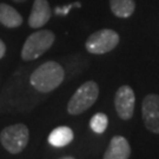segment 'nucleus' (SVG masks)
<instances>
[{"label": "nucleus", "instance_id": "obj_1", "mask_svg": "<svg viewBox=\"0 0 159 159\" xmlns=\"http://www.w3.org/2000/svg\"><path fill=\"white\" fill-rule=\"evenodd\" d=\"M65 78L64 68L56 61H47L34 71L30 81L35 90L47 93L56 90Z\"/></svg>", "mask_w": 159, "mask_h": 159}, {"label": "nucleus", "instance_id": "obj_2", "mask_svg": "<svg viewBox=\"0 0 159 159\" xmlns=\"http://www.w3.org/2000/svg\"><path fill=\"white\" fill-rule=\"evenodd\" d=\"M99 96V86L96 81H86L74 92L67 104L70 114H80L91 107Z\"/></svg>", "mask_w": 159, "mask_h": 159}, {"label": "nucleus", "instance_id": "obj_3", "mask_svg": "<svg viewBox=\"0 0 159 159\" xmlns=\"http://www.w3.org/2000/svg\"><path fill=\"white\" fill-rule=\"evenodd\" d=\"M54 39H56V37L51 31L41 30V31L34 32L30 35L24 44L21 58L27 61L39 58L46 51L50 50V47L54 43Z\"/></svg>", "mask_w": 159, "mask_h": 159}, {"label": "nucleus", "instance_id": "obj_4", "mask_svg": "<svg viewBox=\"0 0 159 159\" xmlns=\"http://www.w3.org/2000/svg\"><path fill=\"white\" fill-rule=\"evenodd\" d=\"M29 138V129L24 124L7 126L0 133V142L10 153H20L27 146Z\"/></svg>", "mask_w": 159, "mask_h": 159}, {"label": "nucleus", "instance_id": "obj_5", "mask_svg": "<svg viewBox=\"0 0 159 159\" xmlns=\"http://www.w3.org/2000/svg\"><path fill=\"white\" fill-rule=\"evenodd\" d=\"M119 44V35L113 30L104 29L94 32L86 40V50L92 54H104Z\"/></svg>", "mask_w": 159, "mask_h": 159}, {"label": "nucleus", "instance_id": "obj_6", "mask_svg": "<svg viewBox=\"0 0 159 159\" xmlns=\"http://www.w3.org/2000/svg\"><path fill=\"white\" fill-rule=\"evenodd\" d=\"M134 104H136V97L133 90L127 85L120 86L118 91L116 92L114 106L117 113L121 119L129 120L132 118L134 111Z\"/></svg>", "mask_w": 159, "mask_h": 159}, {"label": "nucleus", "instance_id": "obj_7", "mask_svg": "<svg viewBox=\"0 0 159 159\" xmlns=\"http://www.w3.org/2000/svg\"><path fill=\"white\" fill-rule=\"evenodd\" d=\"M143 120L148 131L159 134V96L148 94L143 100Z\"/></svg>", "mask_w": 159, "mask_h": 159}, {"label": "nucleus", "instance_id": "obj_8", "mask_svg": "<svg viewBox=\"0 0 159 159\" xmlns=\"http://www.w3.org/2000/svg\"><path fill=\"white\" fill-rule=\"evenodd\" d=\"M51 18V7L47 0H34L32 11L29 18V25L33 29H39L48 23Z\"/></svg>", "mask_w": 159, "mask_h": 159}, {"label": "nucleus", "instance_id": "obj_9", "mask_svg": "<svg viewBox=\"0 0 159 159\" xmlns=\"http://www.w3.org/2000/svg\"><path fill=\"white\" fill-rule=\"evenodd\" d=\"M130 154L131 148L129 142L124 137L116 136L111 139L102 159H129Z\"/></svg>", "mask_w": 159, "mask_h": 159}, {"label": "nucleus", "instance_id": "obj_10", "mask_svg": "<svg viewBox=\"0 0 159 159\" xmlns=\"http://www.w3.org/2000/svg\"><path fill=\"white\" fill-rule=\"evenodd\" d=\"M74 134L73 131L67 126H59L52 131L48 136V143L52 146L56 148H63L66 146L73 140Z\"/></svg>", "mask_w": 159, "mask_h": 159}, {"label": "nucleus", "instance_id": "obj_11", "mask_svg": "<svg viewBox=\"0 0 159 159\" xmlns=\"http://www.w3.org/2000/svg\"><path fill=\"white\" fill-rule=\"evenodd\" d=\"M0 23L6 27L14 29L23 24V17L7 4H0Z\"/></svg>", "mask_w": 159, "mask_h": 159}, {"label": "nucleus", "instance_id": "obj_12", "mask_svg": "<svg viewBox=\"0 0 159 159\" xmlns=\"http://www.w3.org/2000/svg\"><path fill=\"white\" fill-rule=\"evenodd\" d=\"M110 7L114 16L119 18H129L133 14L136 4L133 0H110Z\"/></svg>", "mask_w": 159, "mask_h": 159}, {"label": "nucleus", "instance_id": "obj_13", "mask_svg": "<svg viewBox=\"0 0 159 159\" xmlns=\"http://www.w3.org/2000/svg\"><path fill=\"white\" fill-rule=\"evenodd\" d=\"M108 125V118L105 113H96L90 120V127L91 130L97 133V134H100L104 133L106 127Z\"/></svg>", "mask_w": 159, "mask_h": 159}, {"label": "nucleus", "instance_id": "obj_14", "mask_svg": "<svg viewBox=\"0 0 159 159\" xmlns=\"http://www.w3.org/2000/svg\"><path fill=\"white\" fill-rule=\"evenodd\" d=\"M73 7H80V4L79 2H74V4H71V5H68V6L57 7V8H56V13H57V14H61V16H66L68 12H70V10L73 8Z\"/></svg>", "mask_w": 159, "mask_h": 159}, {"label": "nucleus", "instance_id": "obj_15", "mask_svg": "<svg viewBox=\"0 0 159 159\" xmlns=\"http://www.w3.org/2000/svg\"><path fill=\"white\" fill-rule=\"evenodd\" d=\"M5 52H6V46L4 44V41L0 39V59L5 56Z\"/></svg>", "mask_w": 159, "mask_h": 159}, {"label": "nucleus", "instance_id": "obj_16", "mask_svg": "<svg viewBox=\"0 0 159 159\" xmlns=\"http://www.w3.org/2000/svg\"><path fill=\"white\" fill-rule=\"evenodd\" d=\"M13 1H16V2H23L25 0H13Z\"/></svg>", "mask_w": 159, "mask_h": 159}, {"label": "nucleus", "instance_id": "obj_17", "mask_svg": "<svg viewBox=\"0 0 159 159\" xmlns=\"http://www.w3.org/2000/svg\"><path fill=\"white\" fill-rule=\"evenodd\" d=\"M61 159H74L73 157H65V158H61Z\"/></svg>", "mask_w": 159, "mask_h": 159}]
</instances>
